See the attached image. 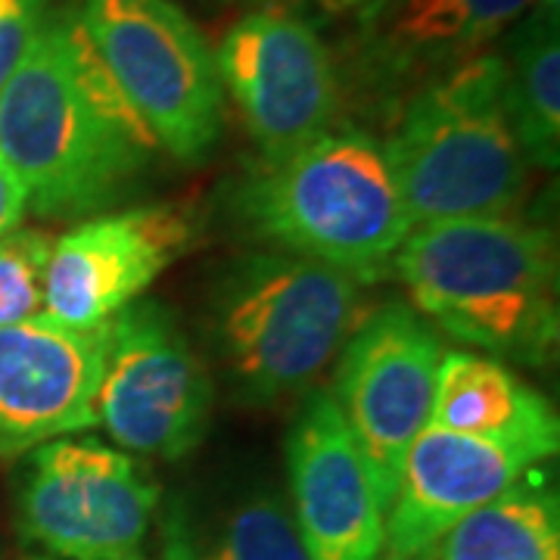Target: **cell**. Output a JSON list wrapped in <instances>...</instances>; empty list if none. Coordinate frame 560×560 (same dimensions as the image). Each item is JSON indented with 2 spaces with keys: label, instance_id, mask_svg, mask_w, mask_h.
<instances>
[{
  "label": "cell",
  "instance_id": "7a4b0ae2",
  "mask_svg": "<svg viewBox=\"0 0 560 560\" xmlns=\"http://www.w3.org/2000/svg\"><path fill=\"white\" fill-rule=\"evenodd\" d=\"M420 315L448 337L517 361L558 342V249L551 231L517 215L411 228L393 259Z\"/></svg>",
  "mask_w": 560,
  "mask_h": 560
},
{
  "label": "cell",
  "instance_id": "2e32d148",
  "mask_svg": "<svg viewBox=\"0 0 560 560\" xmlns=\"http://www.w3.org/2000/svg\"><path fill=\"white\" fill-rule=\"evenodd\" d=\"M430 423L467 436L539 442L558 452L560 427L551 405L495 359L442 352Z\"/></svg>",
  "mask_w": 560,
  "mask_h": 560
},
{
  "label": "cell",
  "instance_id": "8992f818",
  "mask_svg": "<svg viewBox=\"0 0 560 560\" xmlns=\"http://www.w3.org/2000/svg\"><path fill=\"white\" fill-rule=\"evenodd\" d=\"M79 20L160 147L200 162L221 135L215 50L172 0H81Z\"/></svg>",
  "mask_w": 560,
  "mask_h": 560
},
{
  "label": "cell",
  "instance_id": "8fae6325",
  "mask_svg": "<svg viewBox=\"0 0 560 560\" xmlns=\"http://www.w3.org/2000/svg\"><path fill=\"white\" fill-rule=\"evenodd\" d=\"M178 206H135L81 221L54 237L44 275V315L66 327H101L140 300L194 243Z\"/></svg>",
  "mask_w": 560,
  "mask_h": 560
},
{
  "label": "cell",
  "instance_id": "277c9868",
  "mask_svg": "<svg viewBox=\"0 0 560 560\" xmlns=\"http://www.w3.org/2000/svg\"><path fill=\"white\" fill-rule=\"evenodd\" d=\"M383 153L411 228L517 215L529 162L504 106V57L486 50L423 81Z\"/></svg>",
  "mask_w": 560,
  "mask_h": 560
},
{
  "label": "cell",
  "instance_id": "44dd1931",
  "mask_svg": "<svg viewBox=\"0 0 560 560\" xmlns=\"http://www.w3.org/2000/svg\"><path fill=\"white\" fill-rule=\"evenodd\" d=\"M50 16V0H0V88Z\"/></svg>",
  "mask_w": 560,
  "mask_h": 560
},
{
  "label": "cell",
  "instance_id": "5b68a950",
  "mask_svg": "<svg viewBox=\"0 0 560 560\" xmlns=\"http://www.w3.org/2000/svg\"><path fill=\"white\" fill-rule=\"evenodd\" d=\"M364 318L361 283L320 261L256 253L228 268L212 327L249 405L308 393Z\"/></svg>",
  "mask_w": 560,
  "mask_h": 560
},
{
  "label": "cell",
  "instance_id": "6da1fadb",
  "mask_svg": "<svg viewBox=\"0 0 560 560\" xmlns=\"http://www.w3.org/2000/svg\"><path fill=\"white\" fill-rule=\"evenodd\" d=\"M156 138L121 94L75 10L50 13L0 88V162L28 209L79 219L143 175Z\"/></svg>",
  "mask_w": 560,
  "mask_h": 560
},
{
  "label": "cell",
  "instance_id": "30bf717a",
  "mask_svg": "<svg viewBox=\"0 0 560 560\" xmlns=\"http://www.w3.org/2000/svg\"><path fill=\"white\" fill-rule=\"evenodd\" d=\"M440 361L436 334L396 302L368 312L340 349L330 396L377 477L386 511L401 460L430 427Z\"/></svg>",
  "mask_w": 560,
  "mask_h": 560
},
{
  "label": "cell",
  "instance_id": "4fadbf2b",
  "mask_svg": "<svg viewBox=\"0 0 560 560\" xmlns=\"http://www.w3.org/2000/svg\"><path fill=\"white\" fill-rule=\"evenodd\" d=\"M109 320L81 330L38 315L0 327V458L97 423Z\"/></svg>",
  "mask_w": 560,
  "mask_h": 560
},
{
  "label": "cell",
  "instance_id": "ac0fdd59",
  "mask_svg": "<svg viewBox=\"0 0 560 560\" xmlns=\"http://www.w3.org/2000/svg\"><path fill=\"white\" fill-rule=\"evenodd\" d=\"M504 57V106L523 156L558 168L560 153V38L558 10L533 3L511 35Z\"/></svg>",
  "mask_w": 560,
  "mask_h": 560
},
{
  "label": "cell",
  "instance_id": "7402d4cb",
  "mask_svg": "<svg viewBox=\"0 0 560 560\" xmlns=\"http://www.w3.org/2000/svg\"><path fill=\"white\" fill-rule=\"evenodd\" d=\"M28 209V194L20 184V178L0 162V237L20 228L22 215Z\"/></svg>",
  "mask_w": 560,
  "mask_h": 560
},
{
  "label": "cell",
  "instance_id": "ba28073f",
  "mask_svg": "<svg viewBox=\"0 0 560 560\" xmlns=\"http://www.w3.org/2000/svg\"><path fill=\"white\" fill-rule=\"evenodd\" d=\"M212 377L160 302H131L109 320L97 423L121 452L175 460L209 430Z\"/></svg>",
  "mask_w": 560,
  "mask_h": 560
},
{
  "label": "cell",
  "instance_id": "52a82bcc",
  "mask_svg": "<svg viewBox=\"0 0 560 560\" xmlns=\"http://www.w3.org/2000/svg\"><path fill=\"white\" fill-rule=\"evenodd\" d=\"M160 486L97 440L62 436L32 448L20 486V529L60 560H147Z\"/></svg>",
  "mask_w": 560,
  "mask_h": 560
},
{
  "label": "cell",
  "instance_id": "603a6c76",
  "mask_svg": "<svg viewBox=\"0 0 560 560\" xmlns=\"http://www.w3.org/2000/svg\"><path fill=\"white\" fill-rule=\"evenodd\" d=\"M315 3L330 16H355L361 22H371L389 0H315Z\"/></svg>",
  "mask_w": 560,
  "mask_h": 560
},
{
  "label": "cell",
  "instance_id": "9a60e30c",
  "mask_svg": "<svg viewBox=\"0 0 560 560\" xmlns=\"http://www.w3.org/2000/svg\"><path fill=\"white\" fill-rule=\"evenodd\" d=\"M536 0H389L374 25V57L389 75H440L486 54Z\"/></svg>",
  "mask_w": 560,
  "mask_h": 560
},
{
  "label": "cell",
  "instance_id": "d6986e66",
  "mask_svg": "<svg viewBox=\"0 0 560 560\" xmlns=\"http://www.w3.org/2000/svg\"><path fill=\"white\" fill-rule=\"evenodd\" d=\"M180 560H312L290 508L261 492L241 501L200 548H180Z\"/></svg>",
  "mask_w": 560,
  "mask_h": 560
},
{
  "label": "cell",
  "instance_id": "9c48e42d",
  "mask_svg": "<svg viewBox=\"0 0 560 560\" xmlns=\"http://www.w3.org/2000/svg\"><path fill=\"white\" fill-rule=\"evenodd\" d=\"M215 62L261 162L287 160L330 131L340 106L337 66L300 13L280 7L246 13L224 35Z\"/></svg>",
  "mask_w": 560,
  "mask_h": 560
},
{
  "label": "cell",
  "instance_id": "7c38bea8",
  "mask_svg": "<svg viewBox=\"0 0 560 560\" xmlns=\"http://www.w3.org/2000/svg\"><path fill=\"white\" fill-rule=\"evenodd\" d=\"M293 523L312 560H383L386 501L330 389L312 386L287 436Z\"/></svg>",
  "mask_w": 560,
  "mask_h": 560
},
{
  "label": "cell",
  "instance_id": "ffe728a7",
  "mask_svg": "<svg viewBox=\"0 0 560 560\" xmlns=\"http://www.w3.org/2000/svg\"><path fill=\"white\" fill-rule=\"evenodd\" d=\"M54 237L38 228H16L0 237V327L44 315V275Z\"/></svg>",
  "mask_w": 560,
  "mask_h": 560
},
{
  "label": "cell",
  "instance_id": "3957f363",
  "mask_svg": "<svg viewBox=\"0 0 560 560\" xmlns=\"http://www.w3.org/2000/svg\"><path fill=\"white\" fill-rule=\"evenodd\" d=\"M237 209L261 241L359 283L389 271L411 234L383 143L355 128H330L287 160L261 162Z\"/></svg>",
  "mask_w": 560,
  "mask_h": 560
},
{
  "label": "cell",
  "instance_id": "e0dca14e",
  "mask_svg": "<svg viewBox=\"0 0 560 560\" xmlns=\"http://www.w3.org/2000/svg\"><path fill=\"white\" fill-rule=\"evenodd\" d=\"M415 560H560L558 492L533 470L470 511Z\"/></svg>",
  "mask_w": 560,
  "mask_h": 560
},
{
  "label": "cell",
  "instance_id": "5bb4252c",
  "mask_svg": "<svg viewBox=\"0 0 560 560\" xmlns=\"http://www.w3.org/2000/svg\"><path fill=\"white\" fill-rule=\"evenodd\" d=\"M551 455L555 448L539 442L486 440L430 423L401 460L383 560H415L448 526L499 499Z\"/></svg>",
  "mask_w": 560,
  "mask_h": 560
}]
</instances>
